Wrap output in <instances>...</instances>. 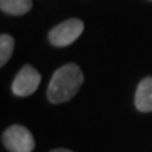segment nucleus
Here are the masks:
<instances>
[{
	"label": "nucleus",
	"instance_id": "nucleus-3",
	"mask_svg": "<svg viewBox=\"0 0 152 152\" xmlns=\"http://www.w3.org/2000/svg\"><path fill=\"white\" fill-rule=\"evenodd\" d=\"M85 24L79 18H69L55 26L48 34L49 42L55 47H68L80 37Z\"/></svg>",
	"mask_w": 152,
	"mask_h": 152
},
{
	"label": "nucleus",
	"instance_id": "nucleus-2",
	"mask_svg": "<svg viewBox=\"0 0 152 152\" xmlns=\"http://www.w3.org/2000/svg\"><path fill=\"white\" fill-rule=\"evenodd\" d=\"M1 142L10 152H33L35 148L33 134L26 127L18 124L11 125L3 132Z\"/></svg>",
	"mask_w": 152,
	"mask_h": 152
},
{
	"label": "nucleus",
	"instance_id": "nucleus-6",
	"mask_svg": "<svg viewBox=\"0 0 152 152\" xmlns=\"http://www.w3.org/2000/svg\"><path fill=\"white\" fill-rule=\"evenodd\" d=\"M31 0H0V9L11 16H23L31 10Z\"/></svg>",
	"mask_w": 152,
	"mask_h": 152
},
{
	"label": "nucleus",
	"instance_id": "nucleus-1",
	"mask_svg": "<svg viewBox=\"0 0 152 152\" xmlns=\"http://www.w3.org/2000/svg\"><path fill=\"white\" fill-rule=\"evenodd\" d=\"M85 80L83 72L76 64H66L56 69L51 77L47 96L54 104L65 103L79 92Z\"/></svg>",
	"mask_w": 152,
	"mask_h": 152
},
{
	"label": "nucleus",
	"instance_id": "nucleus-4",
	"mask_svg": "<svg viewBox=\"0 0 152 152\" xmlns=\"http://www.w3.org/2000/svg\"><path fill=\"white\" fill-rule=\"evenodd\" d=\"M39 82H41L39 72L31 65H24L14 77L11 89L16 96L26 97L37 90L39 86Z\"/></svg>",
	"mask_w": 152,
	"mask_h": 152
},
{
	"label": "nucleus",
	"instance_id": "nucleus-8",
	"mask_svg": "<svg viewBox=\"0 0 152 152\" xmlns=\"http://www.w3.org/2000/svg\"><path fill=\"white\" fill-rule=\"evenodd\" d=\"M51 152H73V151H69V149H65V148H58V149H54Z\"/></svg>",
	"mask_w": 152,
	"mask_h": 152
},
{
	"label": "nucleus",
	"instance_id": "nucleus-5",
	"mask_svg": "<svg viewBox=\"0 0 152 152\" xmlns=\"http://www.w3.org/2000/svg\"><path fill=\"white\" fill-rule=\"evenodd\" d=\"M134 103L138 111H142V113L152 111V76L144 77L138 83Z\"/></svg>",
	"mask_w": 152,
	"mask_h": 152
},
{
	"label": "nucleus",
	"instance_id": "nucleus-7",
	"mask_svg": "<svg viewBox=\"0 0 152 152\" xmlns=\"http://www.w3.org/2000/svg\"><path fill=\"white\" fill-rule=\"evenodd\" d=\"M14 51V38L9 34L0 35V65L4 66Z\"/></svg>",
	"mask_w": 152,
	"mask_h": 152
}]
</instances>
